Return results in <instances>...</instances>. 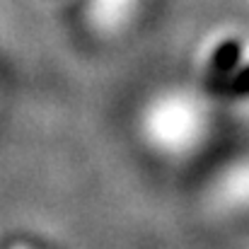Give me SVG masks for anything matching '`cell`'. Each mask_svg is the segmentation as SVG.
<instances>
[{"label":"cell","instance_id":"1","mask_svg":"<svg viewBox=\"0 0 249 249\" xmlns=\"http://www.w3.org/2000/svg\"><path fill=\"white\" fill-rule=\"evenodd\" d=\"M240 58H242V44H240L237 39L223 41V44L213 51V58H211V66H208V78H211V83L223 80L225 75H230V73L237 68Z\"/></svg>","mask_w":249,"mask_h":249},{"label":"cell","instance_id":"2","mask_svg":"<svg viewBox=\"0 0 249 249\" xmlns=\"http://www.w3.org/2000/svg\"><path fill=\"white\" fill-rule=\"evenodd\" d=\"M230 92L237 97H249V66L230 80Z\"/></svg>","mask_w":249,"mask_h":249}]
</instances>
